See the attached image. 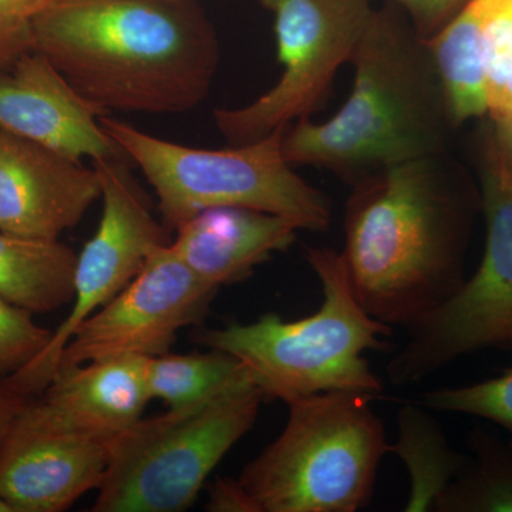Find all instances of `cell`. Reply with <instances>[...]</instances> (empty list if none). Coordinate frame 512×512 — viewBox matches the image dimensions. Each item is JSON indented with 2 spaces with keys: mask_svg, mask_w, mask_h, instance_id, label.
<instances>
[{
  "mask_svg": "<svg viewBox=\"0 0 512 512\" xmlns=\"http://www.w3.org/2000/svg\"><path fill=\"white\" fill-rule=\"evenodd\" d=\"M485 13L487 0H468L436 36L427 40L454 127L488 116Z\"/></svg>",
  "mask_w": 512,
  "mask_h": 512,
  "instance_id": "obj_17",
  "label": "cell"
},
{
  "mask_svg": "<svg viewBox=\"0 0 512 512\" xmlns=\"http://www.w3.org/2000/svg\"><path fill=\"white\" fill-rule=\"evenodd\" d=\"M419 402L433 412L493 421L512 434V367L483 382L430 390L421 394Z\"/></svg>",
  "mask_w": 512,
  "mask_h": 512,
  "instance_id": "obj_22",
  "label": "cell"
},
{
  "mask_svg": "<svg viewBox=\"0 0 512 512\" xmlns=\"http://www.w3.org/2000/svg\"><path fill=\"white\" fill-rule=\"evenodd\" d=\"M272 13L282 74L258 99L214 111L229 146L261 140L311 117L350 62L373 18L372 0H258Z\"/></svg>",
  "mask_w": 512,
  "mask_h": 512,
  "instance_id": "obj_9",
  "label": "cell"
},
{
  "mask_svg": "<svg viewBox=\"0 0 512 512\" xmlns=\"http://www.w3.org/2000/svg\"><path fill=\"white\" fill-rule=\"evenodd\" d=\"M396 423L397 436L389 443V454L402 460L409 476L403 511L436 512L441 495L460 473L467 457L454 450L433 410L420 402L403 404Z\"/></svg>",
  "mask_w": 512,
  "mask_h": 512,
  "instance_id": "obj_19",
  "label": "cell"
},
{
  "mask_svg": "<svg viewBox=\"0 0 512 512\" xmlns=\"http://www.w3.org/2000/svg\"><path fill=\"white\" fill-rule=\"evenodd\" d=\"M57 0H0V72L32 52V22Z\"/></svg>",
  "mask_w": 512,
  "mask_h": 512,
  "instance_id": "obj_25",
  "label": "cell"
},
{
  "mask_svg": "<svg viewBox=\"0 0 512 512\" xmlns=\"http://www.w3.org/2000/svg\"><path fill=\"white\" fill-rule=\"evenodd\" d=\"M488 117L512 107V0H487L484 25Z\"/></svg>",
  "mask_w": 512,
  "mask_h": 512,
  "instance_id": "obj_23",
  "label": "cell"
},
{
  "mask_svg": "<svg viewBox=\"0 0 512 512\" xmlns=\"http://www.w3.org/2000/svg\"><path fill=\"white\" fill-rule=\"evenodd\" d=\"M478 173L487 238L480 266L450 298L413 323L387 363L394 386L421 382L460 357L512 352V170L493 128L481 137Z\"/></svg>",
  "mask_w": 512,
  "mask_h": 512,
  "instance_id": "obj_8",
  "label": "cell"
},
{
  "mask_svg": "<svg viewBox=\"0 0 512 512\" xmlns=\"http://www.w3.org/2000/svg\"><path fill=\"white\" fill-rule=\"evenodd\" d=\"M440 157L389 165L359 178L346 204L342 252L357 299L373 318L410 328L464 282L476 201Z\"/></svg>",
  "mask_w": 512,
  "mask_h": 512,
  "instance_id": "obj_2",
  "label": "cell"
},
{
  "mask_svg": "<svg viewBox=\"0 0 512 512\" xmlns=\"http://www.w3.org/2000/svg\"><path fill=\"white\" fill-rule=\"evenodd\" d=\"M128 161L127 157L93 161L103 212L97 231L77 255L72 309L53 332L49 346L25 369L9 377L30 399H36L52 382L74 330L123 291L158 248L171 244L170 231L154 217L151 202Z\"/></svg>",
  "mask_w": 512,
  "mask_h": 512,
  "instance_id": "obj_10",
  "label": "cell"
},
{
  "mask_svg": "<svg viewBox=\"0 0 512 512\" xmlns=\"http://www.w3.org/2000/svg\"><path fill=\"white\" fill-rule=\"evenodd\" d=\"M264 399L252 384L141 417L111 444L92 511L188 510L222 458L254 427Z\"/></svg>",
  "mask_w": 512,
  "mask_h": 512,
  "instance_id": "obj_7",
  "label": "cell"
},
{
  "mask_svg": "<svg viewBox=\"0 0 512 512\" xmlns=\"http://www.w3.org/2000/svg\"><path fill=\"white\" fill-rule=\"evenodd\" d=\"M471 456L441 495L436 512H512V440L468 434Z\"/></svg>",
  "mask_w": 512,
  "mask_h": 512,
  "instance_id": "obj_21",
  "label": "cell"
},
{
  "mask_svg": "<svg viewBox=\"0 0 512 512\" xmlns=\"http://www.w3.org/2000/svg\"><path fill=\"white\" fill-rule=\"evenodd\" d=\"M146 375L151 400H163L168 409L204 402L239 387L256 386L244 362L215 349L194 355L164 353L148 357Z\"/></svg>",
  "mask_w": 512,
  "mask_h": 512,
  "instance_id": "obj_20",
  "label": "cell"
},
{
  "mask_svg": "<svg viewBox=\"0 0 512 512\" xmlns=\"http://www.w3.org/2000/svg\"><path fill=\"white\" fill-rule=\"evenodd\" d=\"M99 120L128 160L143 171L170 232L198 212L221 207L269 212L312 232H325L332 224L326 195L285 160L286 127L252 143L205 150L151 136L109 114Z\"/></svg>",
  "mask_w": 512,
  "mask_h": 512,
  "instance_id": "obj_6",
  "label": "cell"
},
{
  "mask_svg": "<svg viewBox=\"0 0 512 512\" xmlns=\"http://www.w3.org/2000/svg\"><path fill=\"white\" fill-rule=\"evenodd\" d=\"M76 265V252L62 242L0 231V296L32 315L73 302Z\"/></svg>",
  "mask_w": 512,
  "mask_h": 512,
  "instance_id": "obj_18",
  "label": "cell"
},
{
  "mask_svg": "<svg viewBox=\"0 0 512 512\" xmlns=\"http://www.w3.org/2000/svg\"><path fill=\"white\" fill-rule=\"evenodd\" d=\"M147 359L119 356L57 369L22 419L33 426L113 443L143 417Z\"/></svg>",
  "mask_w": 512,
  "mask_h": 512,
  "instance_id": "obj_15",
  "label": "cell"
},
{
  "mask_svg": "<svg viewBox=\"0 0 512 512\" xmlns=\"http://www.w3.org/2000/svg\"><path fill=\"white\" fill-rule=\"evenodd\" d=\"M376 396L312 394L289 403L284 430L238 480L258 512H356L375 490L389 454Z\"/></svg>",
  "mask_w": 512,
  "mask_h": 512,
  "instance_id": "obj_5",
  "label": "cell"
},
{
  "mask_svg": "<svg viewBox=\"0 0 512 512\" xmlns=\"http://www.w3.org/2000/svg\"><path fill=\"white\" fill-rule=\"evenodd\" d=\"M110 441L33 426L19 417L0 453V495L15 512H62L106 476Z\"/></svg>",
  "mask_w": 512,
  "mask_h": 512,
  "instance_id": "obj_14",
  "label": "cell"
},
{
  "mask_svg": "<svg viewBox=\"0 0 512 512\" xmlns=\"http://www.w3.org/2000/svg\"><path fill=\"white\" fill-rule=\"evenodd\" d=\"M101 187L94 167L0 131V231L55 242L83 220Z\"/></svg>",
  "mask_w": 512,
  "mask_h": 512,
  "instance_id": "obj_12",
  "label": "cell"
},
{
  "mask_svg": "<svg viewBox=\"0 0 512 512\" xmlns=\"http://www.w3.org/2000/svg\"><path fill=\"white\" fill-rule=\"evenodd\" d=\"M53 332L0 296V379L16 375L49 346Z\"/></svg>",
  "mask_w": 512,
  "mask_h": 512,
  "instance_id": "obj_24",
  "label": "cell"
},
{
  "mask_svg": "<svg viewBox=\"0 0 512 512\" xmlns=\"http://www.w3.org/2000/svg\"><path fill=\"white\" fill-rule=\"evenodd\" d=\"M33 399L19 392L9 377L0 379V453L8 441L13 427Z\"/></svg>",
  "mask_w": 512,
  "mask_h": 512,
  "instance_id": "obj_28",
  "label": "cell"
},
{
  "mask_svg": "<svg viewBox=\"0 0 512 512\" xmlns=\"http://www.w3.org/2000/svg\"><path fill=\"white\" fill-rule=\"evenodd\" d=\"M207 511L258 512V508L241 481L234 478H218L212 484Z\"/></svg>",
  "mask_w": 512,
  "mask_h": 512,
  "instance_id": "obj_27",
  "label": "cell"
},
{
  "mask_svg": "<svg viewBox=\"0 0 512 512\" xmlns=\"http://www.w3.org/2000/svg\"><path fill=\"white\" fill-rule=\"evenodd\" d=\"M350 63L349 99L328 121L305 117L286 127L285 160L356 183L389 165L440 157L454 128L446 92L429 43L396 3L375 9Z\"/></svg>",
  "mask_w": 512,
  "mask_h": 512,
  "instance_id": "obj_3",
  "label": "cell"
},
{
  "mask_svg": "<svg viewBox=\"0 0 512 512\" xmlns=\"http://www.w3.org/2000/svg\"><path fill=\"white\" fill-rule=\"evenodd\" d=\"M298 231L291 221L269 212L211 208L175 229L171 248L198 279L220 291L245 281L256 266L286 251Z\"/></svg>",
  "mask_w": 512,
  "mask_h": 512,
  "instance_id": "obj_16",
  "label": "cell"
},
{
  "mask_svg": "<svg viewBox=\"0 0 512 512\" xmlns=\"http://www.w3.org/2000/svg\"><path fill=\"white\" fill-rule=\"evenodd\" d=\"M32 50L103 114L195 109L221 59L200 0H57L33 19Z\"/></svg>",
  "mask_w": 512,
  "mask_h": 512,
  "instance_id": "obj_1",
  "label": "cell"
},
{
  "mask_svg": "<svg viewBox=\"0 0 512 512\" xmlns=\"http://www.w3.org/2000/svg\"><path fill=\"white\" fill-rule=\"evenodd\" d=\"M0 512H15L13 511L12 505L0 495Z\"/></svg>",
  "mask_w": 512,
  "mask_h": 512,
  "instance_id": "obj_30",
  "label": "cell"
},
{
  "mask_svg": "<svg viewBox=\"0 0 512 512\" xmlns=\"http://www.w3.org/2000/svg\"><path fill=\"white\" fill-rule=\"evenodd\" d=\"M217 292L171 244L164 245L123 291L74 330L57 369L109 357L164 355L181 329L202 322Z\"/></svg>",
  "mask_w": 512,
  "mask_h": 512,
  "instance_id": "obj_11",
  "label": "cell"
},
{
  "mask_svg": "<svg viewBox=\"0 0 512 512\" xmlns=\"http://www.w3.org/2000/svg\"><path fill=\"white\" fill-rule=\"evenodd\" d=\"M491 128L498 146L503 151L505 160L512 170V107L500 116L493 117Z\"/></svg>",
  "mask_w": 512,
  "mask_h": 512,
  "instance_id": "obj_29",
  "label": "cell"
},
{
  "mask_svg": "<svg viewBox=\"0 0 512 512\" xmlns=\"http://www.w3.org/2000/svg\"><path fill=\"white\" fill-rule=\"evenodd\" d=\"M305 258L322 286L318 311L298 320L266 313L249 323L201 330L197 342L244 362L265 397L286 404L325 392L379 396L382 377L367 352L386 350L393 328L369 315L349 281L342 254L306 247Z\"/></svg>",
  "mask_w": 512,
  "mask_h": 512,
  "instance_id": "obj_4",
  "label": "cell"
},
{
  "mask_svg": "<svg viewBox=\"0 0 512 512\" xmlns=\"http://www.w3.org/2000/svg\"><path fill=\"white\" fill-rule=\"evenodd\" d=\"M101 116L40 53L32 50L0 72V131L74 160L127 157L100 126Z\"/></svg>",
  "mask_w": 512,
  "mask_h": 512,
  "instance_id": "obj_13",
  "label": "cell"
},
{
  "mask_svg": "<svg viewBox=\"0 0 512 512\" xmlns=\"http://www.w3.org/2000/svg\"><path fill=\"white\" fill-rule=\"evenodd\" d=\"M406 13L423 39L437 35L468 0H390Z\"/></svg>",
  "mask_w": 512,
  "mask_h": 512,
  "instance_id": "obj_26",
  "label": "cell"
}]
</instances>
